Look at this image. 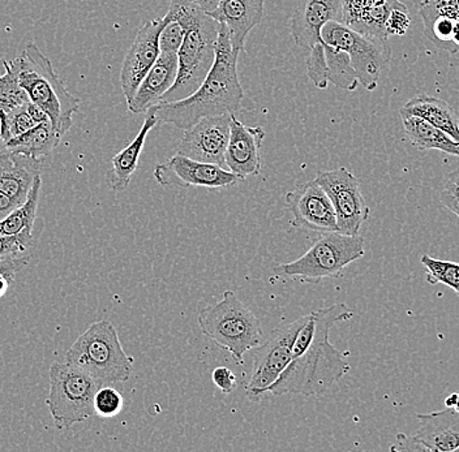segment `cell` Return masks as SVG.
<instances>
[{
  "label": "cell",
  "mask_w": 459,
  "mask_h": 452,
  "mask_svg": "<svg viewBox=\"0 0 459 452\" xmlns=\"http://www.w3.org/2000/svg\"><path fill=\"white\" fill-rule=\"evenodd\" d=\"M63 137L56 130L50 120L34 125L30 130L20 136L13 137L5 142L7 151L22 154L30 158L41 159L48 156L62 141Z\"/></svg>",
  "instance_id": "cell-26"
},
{
  "label": "cell",
  "mask_w": 459,
  "mask_h": 452,
  "mask_svg": "<svg viewBox=\"0 0 459 452\" xmlns=\"http://www.w3.org/2000/svg\"><path fill=\"white\" fill-rule=\"evenodd\" d=\"M311 313L275 328L258 347L255 348L254 371L246 388L249 402H258L268 388L280 379L291 362L292 347L298 333L308 321Z\"/></svg>",
  "instance_id": "cell-10"
},
{
  "label": "cell",
  "mask_w": 459,
  "mask_h": 452,
  "mask_svg": "<svg viewBox=\"0 0 459 452\" xmlns=\"http://www.w3.org/2000/svg\"><path fill=\"white\" fill-rule=\"evenodd\" d=\"M458 394L453 393L450 394L449 397L445 399V407L446 408H455V403H457Z\"/></svg>",
  "instance_id": "cell-45"
},
{
  "label": "cell",
  "mask_w": 459,
  "mask_h": 452,
  "mask_svg": "<svg viewBox=\"0 0 459 452\" xmlns=\"http://www.w3.org/2000/svg\"><path fill=\"white\" fill-rule=\"evenodd\" d=\"M197 323L201 334L231 354L238 364L264 342L260 320L234 291L223 292L220 302L201 309Z\"/></svg>",
  "instance_id": "cell-4"
},
{
  "label": "cell",
  "mask_w": 459,
  "mask_h": 452,
  "mask_svg": "<svg viewBox=\"0 0 459 452\" xmlns=\"http://www.w3.org/2000/svg\"><path fill=\"white\" fill-rule=\"evenodd\" d=\"M324 47L329 67V82L343 90L354 91L358 88L359 80L350 56L344 51L328 45H324Z\"/></svg>",
  "instance_id": "cell-28"
},
{
  "label": "cell",
  "mask_w": 459,
  "mask_h": 452,
  "mask_svg": "<svg viewBox=\"0 0 459 452\" xmlns=\"http://www.w3.org/2000/svg\"><path fill=\"white\" fill-rule=\"evenodd\" d=\"M165 24L163 17L146 21L137 31L134 41L129 47L120 71V84L127 102L134 98L143 77L160 56V34Z\"/></svg>",
  "instance_id": "cell-15"
},
{
  "label": "cell",
  "mask_w": 459,
  "mask_h": 452,
  "mask_svg": "<svg viewBox=\"0 0 459 452\" xmlns=\"http://www.w3.org/2000/svg\"><path fill=\"white\" fill-rule=\"evenodd\" d=\"M404 133L418 150H438L459 158V142L418 116H401Z\"/></svg>",
  "instance_id": "cell-25"
},
{
  "label": "cell",
  "mask_w": 459,
  "mask_h": 452,
  "mask_svg": "<svg viewBox=\"0 0 459 452\" xmlns=\"http://www.w3.org/2000/svg\"><path fill=\"white\" fill-rule=\"evenodd\" d=\"M265 3L266 0H221L209 15L225 25L232 47L244 53L249 33L263 21Z\"/></svg>",
  "instance_id": "cell-18"
},
{
  "label": "cell",
  "mask_w": 459,
  "mask_h": 452,
  "mask_svg": "<svg viewBox=\"0 0 459 452\" xmlns=\"http://www.w3.org/2000/svg\"><path fill=\"white\" fill-rule=\"evenodd\" d=\"M212 380L220 388L221 393L226 395L234 393L235 388H237V377L226 366L215 368L213 373H212Z\"/></svg>",
  "instance_id": "cell-39"
},
{
  "label": "cell",
  "mask_w": 459,
  "mask_h": 452,
  "mask_svg": "<svg viewBox=\"0 0 459 452\" xmlns=\"http://www.w3.org/2000/svg\"><path fill=\"white\" fill-rule=\"evenodd\" d=\"M265 136L263 127H249L239 122L235 114H231V131L225 153V165L232 174L242 180L260 175L263 167L261 146Z\"/></svg>",
  "instance_id": "cell-17"
},
{
  "label": "cell",
  "mask_w": 459,
  "mask_h": 452,
  "mask_svg": "<svg viewBox=\"0 0 459 452\" xmlns=\"http://www.w3.org/2000/svg\"><path fill=\"white\" fill-rule=\"evenodd\" d=\"M420 262L427 271V283L433 286L441 283L459 296V263L433 259L429 254H423Z\"/></svg>",
  "instance_id": "cell-30"
},
{
  "label": "cell",
  "mask_w": 459,
  "mask_h": 452,
  "mask_svg": "<svg viewBox=\"0 0 459 452\" xmlns=\"http://www.w3.org/2000/svg\"><path fill=\"white\" fill-rule=\"evenodd\" d=\"M307 76L317 89H326L329 85V67L326 62L325 47L323 41L312 46L306 60Z\"/></svg>",
  "instance_id": "cell-32"
},
{
  "label": "cell",
  "mask_w": 459,
  "mask_h": 452,
  "mask_svg": "<svg viewBox=\"0 0 459 452\" xmlns=\"http://www.w3.org/2000/svg\"><path fill=\"white\" fill-rule=\"evenodd\" d=\"M392 451H427L421 443L415 439L414 436L397 434L394 445L390 448Z\"/></svg>",
  "instance_id": "cell-40"
},
{
  "label": "cell",
  "mask_w": 459,
  "mask_h": 452,
  "mask_svg": "<svg viewBox=\"0 0 459 452\" xmlns=\"http://www.w3.org/2000/svg\"><path fill=\"white\" fill-rule=\"evenodd\" d=\"M10 62L19 76L20 85L27 91L29 101L45 111L54 130L65 137L74 124V115L82 101L68 91L53 63L36 44H29L22 55Z\"/></svg>",
  "instance_id": "cell-3"
},
{
  "label": "cell",
  "mask_w": 459,
  "mask_h": 452,
  "mask_svg": "<svg viewBox=\"0 0 459 452\" xmlns=\"http://www.w3.org/2000/svg\"><path fill=\"white\" fill-rule=\"evenodd\" d=\"M16 208H19V206H16L7 194L0 192V220L7 217Z\"/></svg>",
  "instance_id": "cell-41"
},
{
  "label": "cell",
  "mask_w": 459,
  "mask_h": 452,
  "mask_svg": "<svg viewBox=\"0 0 459 452\" xmlns=\"http://www.w3.org/2000/svg\"><path fill=\"white\" fill-rule=\"evenodd\" d=\"M158 125V120L151 114H146L142 130L134 141L123 149L122 151L113 157L111 159V168L106 174L108 188L114 192H123L127 190L132 177L139 167L140 157H142L143 145H145L146 137L149 132L154 130Z\"/></svg>",
  "instance_id": "cell-23"
},
{
  "label": "cell",
  "mask_w": 459,
  "mask_h": 452,
  "mask_svg": "<svg viewBox=\"0 0 459 452\" xmlns=\"http://www.w3.org/2000/svg\"><path fill=\"white\" fill-rule=\"evenodd\" d=\"M102 385L77 366L54 362L50 368L48 411L59 431L84 422L96 414L94 397Z\"/></svg>",
  "instance_id": "cell-7"
},
{
  "label": "cell",
  "mask_w": 459,
  "mask_h": 452,
  "mask_svg": "<svg viewBox=\"0 0 459 452\" xmlns=\"http://www.w3.org/2000/svg\"><path fill=\"white\" fill-rule=\"evenodd\" d=\"M453 409H455V411L459 412V394H458L457 403H455V407Z\"/></svg>",
  "instance_id": "cell-47"
},
{
  "label": "cell",
  "mask_w": 459,
  "mask_h": 452,
  "mask_svg": "<svg viewBox=\"0 0 459 452\" xmlns=\"http://www.w3.org/2000/svg\"><path fill=\"white\" fill-rule=\"evenodd\" d=\"M34 125L37 124L29 115L27 103L13 108V111H8V113H0V136L4 144L8 140L20 136L33 128Z\"/></svg>",
  "instance_id": "cell-31"
},
{
  "label": "cell",
  "mask_w": 459,
  "mask_h": 452,
  "mask_svg": "<svg viewBox=\"0 0 459 452\" xmlns=\"http://www.w3.org/2000/svg\"><path fill=\"white\" fill-rule=\"evenodd\" d=\"M165 27L160 34V53L178 54L183 44V39H185L186 30L180 22L174 21V20L172 21L165 20Z\"/></svg>",
  "instance_id": "cell-35"
},
{
  "label": "cell",
  "mask_w": 459,
  "mask_h": 452,
  "mask_svg": "<svg viewBox=\"0 0 459 452\" xmlns=\"http://www.w3.org/2000/svg\"><path fill=\"white\" fill-rule=\"evenodd\" d=\"M354 316L344 303L312 311L298 333L292 357L280 379L268 388L274 397L300 395L315 397L328 393L350 371L346 354L332 345L330 331Z\"/></svg>",
  "instance_id": "cell-1"
},
{
  "label": "cell",
  "mask_w": 459,
  "mask_h": 452,
  "mask_svg": "<svg viewBox=\"0 0 459 452\" xmlns=\"http://www.w3.org/2000/svg\"><path fill=\"white\" fill-rule=\"evenodd\" d=\"M285 199L295 227L316 234L338 231L334 208L317 180L289 192Z\"/></svg>",
  "instance_id": "cell-14"
},
{
  "label": "cell",
  "mask_w": 459,
  "mask_h": 452,
  "mask_svg": "<svg viewBox=\"0 0 459 452\" xmlns=\"http://www.w3.org/2000/svg\"><path fill=\"white\" fill-rule=\"evenodd\" d=\"M65 362L82 369L100 385L125 383L134 373V357L126 354L110 321L89 326L65 354Z\"/></svg>",
  "instance_id": "cell-5"
},
{
  "label": "cell",
  "mask_w": 459,
  "mask_h": 452,
  "mask_svg": "<svg viewBox=\"0 0 459 452\" xmlns=\"http://www.w3.org/2000/svg\"><path fill=\"white\" fill-rule=\"evenodd\" d=\"M27 108L29 115H30L31 119L36 122V124H39V123H43L46 122V120H48V116L46 115L45 111L41 110L39 106L34 105L33 102L28 101Z\"/></svg>",
  "instance_id": "cell-42"
},
{
  "label": "cell",
  "mask_w": 459,
  "mask_h": 452,
  "mask_svg": "<svg viewBox=\"0 0 459 452\" xmlns=\"http://www.w3.org/2000/svg\"><path fill=\"white\" fill-rule=\"evenodd\" d=\"M5 72L0 76V113H8L29 101L27 91L22 88L16 70L8 60H2Z\"/></svg>",
  "instance_id": "cell-29"
},
{
  "label": "cell",
  "mask_w": 459,
  "mask_h": 452,
  "mask_svg": "<svg viewBox=\"0 0 459 452\" xmlns=\"http://www.w3.org/2000/svg\"><path fill=\"white\" fill-rule=\"evenodd\" d=\"M401 116H418L449 134L459 142V119L452 106L437 97L419 94L412 97L400 111Z\"/></svg>",
  "instance_id": "cell-24"
},
{
  "label": "cell",
  "mask_w": 459,
  "mask_h": 452,
  "mask_svg": "<svg viewBox=\"0 0 459 452\" xmlns=\"http://www.w3.org/2000/svg\"><path fill=\"white\" fill-rule=\"evenodd\" d=\"M316 180L326 192L334 208L338 233L350 236L359 235L361 226L369 218L371 209L364 200L358 177L347 168L341 167L324 171Z\"/></svg>",
  "instance_id": "cell-11"
},
{
  "label": "cell",
  "mask_w": 459,
  "mask_h": 452,
  "mask_svg": "<svg viewBox=\"0 0 459 452\" xmlns=\"http://www.w3.org/2000/svg\"><path fill=\"white\" fill-rule=\"evenodd\" d=\"M178 74V54L160 53L153 67L143 77L134 98L127 102L129 113L146 114L162 101V97L175 84Z\"/></svg>",
  "instance_id": "cell-19"
},
{
  "label": "cell",
  "mask_w": 459,
  "mask_h": 452,
  "mask_svg": "<svg viewBox=\"0 0 459 452\" xmlns=\"http://www.w3.org/2000/svg\"><path fill=\"white\" fill-rule=\"evenodd\" d=\"M366 244L360 235L350 236L338 231L320 234L303 256L275 266L273 273L280 279H298L308 285H318L342 276L344 269L363 259Z\"/></svg>",
  "instance_id": "cell-6"
},
{
  "label": "cell",
  "mask_w": 459,
  "mask_h": 452,
  "mask_svg": "<svg viewBox=\"0 0 459 452\" xmlns=\"http://www.w3.org/2000/svg\"><path fill=\"white\" fill-rule=\"evenodd\" d=\"M13 280L11 277L0 274V299L7 294L8 288L13 285Z\"/></svg>",
  "instance_id": "cell-44"
},
{
  "label": "cell",
  "mask_w": 459,
  "mask_h": 452,
  "mask_svg": "<svg viewBox=\"0 0 459 452\" xmlns=\"http://www.w3.org/2000/svg\"><path fill=\"white\" fill-rule=\"evenodd\" d=\"M191 2L200 7L204 13H211L218 7L221 0H191Z\"/></svg>",
  "instance_id": "cell-43"
},
{
  "label": "cell",
  "mask_w": 459,
  "mask_h": 452,
  "mask_svg": "<svg viewBox=\"0 0 459 452\" xmlns=\"http://www.w3.org/2000/svg\"><path fill=\"white\" fill-rule=\"evenodd\" d=\"M410 25H411V17H410L406 4L394 8L386 20L385 30L387 38H390V37L404 36L407 30H409Z\"/></svg>",
  "instance_id": "cell-37"
},
{
  "label": "cell",
  "mask_w": 459,
  "mask_h": 452,
  "mask_svg": "<svg viewBox=\"0 0 459 452\" xmlns=\"http://www.w3.org/2000/svg\"><path fill=\"white\" fill-rule=\"evenodd\" d=\"M321 41L350 56L361 87L368 91L377 88L381 74L392 59L389 39L364 36L343 22L329 21L321 30Z\"/></svg>",
  "instance_id": "cell-9"
},
{
  "label": "cell",
  "mask_w": 459,
  "mask_h": 452,
  "mask_svg": "<svg viewBox=\"0 0 459 452\" xmlns=\"http://www.w3.org/2000/svg\"><path fill=\"white\" fill-rule=\"evenodd\" d=\"M343 0H298L291 13L290 30L295 45L303 50L321 42V30L329 21L342 19Z\"/></svg>",
  "instance_id": "cell-16"
},
{
  "label": "cell",
  "mask_w": 459,
  "mask_h": 452,
  "mask_svg": "<svg viewBox=\"0 0 459 452\" xmlns=\"http://www.w3.org/2000/svg\"><path fill=\"white\" fill-rule=\"evenodd\" d=\"M440 200L447 210L452 211L459 218V167L449 174L445 179Z\"/></svg>",
  "instance_id": "cell-36"
},
{
  "label": "cell",
  "mask_w": 459,
  "mask_h": 452,
  "mask_svg": "<svg viewBox=\"0 0 459 452\" xmlns=\"http://www.w3.org/2000/svg\"><path fill=\"white\" fill-rule=\"evenodd\" d=\"M41 159L4 151L0 154V192L20 206L27 201L34 179L41 175Z\"/></svg>",
  "instance_id": "cell-22"
},
{
  "label": "cell",
  "mask_w": 459,
  "mask_h": 452,
  "mask_svg": "<svg viewBox=\"0 0 459 452\" xmlns=\"http://www.w3.org/2000/svg\"><path fill=\"white\" fill-rule=\"evenodd\" d=\"M218 31L220 22L206 13L186 30L178 51L177 80L160 102L180 101L200 88L215 62Z\"/></svg>",
  "instance_id": "cell-8"
},
{
  "label": "cell",
  "mask_w": 459,
  "mask_h": 452,
  "mask_svg": "<svg viewBox=\"0 0 459 452\" xmlns=\"http://www.w3.org/2000/svg\"><path fill=\"white\" fill-rule=\"evenodd\" d=\"M41 188L42 177L39 175L34 179L27 201L20 205L19 208L13 209L7 217L0 220V236H11V235L22 233L24 230L33 231Z\"/></svg>",
  "instance_id": "cell-27"
},
{
  "label": "cell",
  "mask_w": 459,
  "mask_h": 452,
  "mask_svg": "<svg viewBox=\"0 0 459 452\" xmlns=\"http://www.w3.org/2000/svg\"><path fill=\"white\" fill-rule=\"evenodd\" d=\"M125 407L122 394L108 385L102 386L94 397V412L103 419H113Z\"/></svg>",
  "instance_id": "cell-33"
},
{
  "label": "cell",
  "mask_w": 459,
  "mask_h": 452,
  "mask_svg": "<svg viewBox=\"0 0 459 452\" xmlns=\"http://www.w3.org/2000/svg\"><path fill=\"white\" fill-rule=\"evenodd\" d=\"M4 151H7V149H5L4 141H3L2 136H0V154L4 153Z\"/></svg>",
  "instance_id": "cell-46"
},
{
  "label": "cell",
  "mask_w": 459,
  "mask_h": 452,
  "mask_svg": "<svg viewBox=\"0 0 459 452\" xmlns=\"http://www.w3.org/2000/svg\"><path fill=\"white\" fill-rule=\"evenodd\" d=\"M239 55L225 25L220 24L215 62L200 88L180 101L157 103L146 114L156 117L158 124H171L183 131L205 116L237 114L244 97L238 74Z\"/></svg>",
  "instance_id": "cell-2"
},
{
  "label": "cell",
  "mask_w": 459,
  "mask_h": 452,
  "mask_svg": "<svg viewBox=\"0 0 459 452\" xmlns=\"http://www.w3.org/2000/svg\"><path fill=\"white\" fill-rule=\"evenodd\" d=\"M153 175L160 187L182 190L192 187L220 190L234 187L242 182L239 176L221 165L195 161L180 154H175L168 161L157 165Z\"/></svg>",
  "instance_id": "cell-12"
},
{
  "label": "cell",
  "mask_w": 459,
  "mask_h": 452,
  "mask_svg": "<svg viewBox=\"0 0 459 452\" xmlns=\"http://www.w3.org/2000/svg\"><path fill=\"white\" fill-rule=\"evenodd\" d=\"M33 231L24 230L22 233L0 236V257L5 256H29L36 242L33 239Z\"/></svg>",
  "instance_id": "cell-34"
},
{
  "label": "cell",
  "mask_w": 459,
  "mask_h": 452,
  "mask_svg": "<svg viewBox=\"0 0 459 452\" xmlns=\"http://www.w3.org/2000/svg\"><path fill=\"white\" fill-rule=\"evenodd\" d=\"M402 4L401 0H343L341 22L364 36L389 39L385 30L387 17Z\"/></svg>",
  "instance_id": "cell-20"
},
{
  "label": "cell",
  "mask_w": 459,
  "mask_h": 452,
  "mask_svg": "<svg viewBox=\"0 0 459 452\" xmlns=\"http://www.w3.org/2000/svg\"><path fill=\"white\" fill-rule=\"evenodd\" d=\"M414 438L429 452L459 451V412L453 408L418 414Z\"/></svg>",
  "instance_id": "cell-21"
},
{
  "label": "cell",
  "mask_w": 459,
  "mask_h": 452,
  "mask_svg": "<svg viewBox=\"0 0 459 452\" xmlns=\"http://www.w3.org/2000/svg\"><path fill=\"white\" fill-rule=\"evenodd\" d=\"M419 10L459 21V0H420Z\"/></svg>",
  "instance_id": "cell-38"
},
{
  "label": "cell",
  "mask_w": 459,
  "mask_h": 452,
  "mask_svg": "<svg viewBox=\"0 0 459 452\" xmlns=\"http://www.w3.org/2000/svg\"><path fill=\"white\" fill-rule=\"evenodd\" d=\"M230 131L231 114L203 117L188 130H185L178 154L195 161L225 165Z\"/></svg>",
  "instance_id": "cell-13"
}]
</instances>
